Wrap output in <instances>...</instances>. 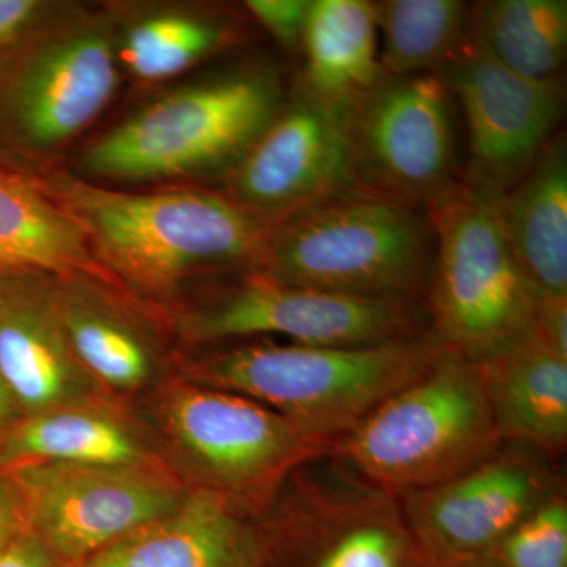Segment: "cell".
Returning a JSON list of instances; mask_svg holds the SVG:
<instances>
[{"label":"cell","instance_id":"obj_2","mask_svg":"<svg viewBox=\"0 0 567 567\" xmlns=\"http://www.w3.org/2000/svg\"><path fill=\"white\" fill-rule=\"evenodd\" d=\"M480 364L440 346L416 379L386 398L331 450L390 496L439 486L499 451Z\"/></svg>","mask_w":567,"mask_h":567},{"label":"cell","instance_id":"obj_10","mask_svg":"<svg viewBox=\"0 0 567 567\" xmlns=\"http://www.w3.org/2000/svg\"><path fill=\"white\" fill-rule=\"evenodd\" d=\"M440 74L465 114L470 155L462 177L502 196L528 174L559 133L565 82L518 76L476 47L468 33Z\"/></svg>","mask_w":567,"mask_h":567},{"label":"cell","instance_id":"obj_32","mask_svg":"<svg viewBox=\"0 0 567 567\" xmlns=\"http://www.w3.org/2000/svg\"><path fill=\"white\" fill-rule=\"evenodd\" d=\"M41 10L35 0H0V44L17 39Z\"/></svg>","mask_w":567,"mask_h":567},{"label":"cell","instance_id":"obj_29","mask_svg":"<svg viewBox=\"0 0 567 567\" xmlns=\"http://www.w3.org/2000/svg\"><path fill=\"white\" fill-rule=\"evenodd\" d=\"M533 333L567 358V295H546L537 305Z\"/></svg>","mask_w":567,"mask_h":567},{"label":"cell","instance_id":"obj_28","mask_svg":"<svg viewBox=\"0 0 567 567\" xmlns=\"http://www.w3.org/2000/svg\"><path fill=\"white\" fill-rule=\"evenodd\" d=\"M312 0H248L245 9L287 54L301 58Z\"/></svg>","mask_w":567,"mask_h":567},{"label":"cell","instance_id":"obj_30","mask_svg":"<svg viewBox=\"0 0 567 567\" xmlns=\"http://www.w3.org/2000/svg\"><path fill=\"white\" fill-rule=\"evenodd\" d=\"M28 529L20 488L10 473L0 472V550Z\"/></svg>","mask_w":567,"mask_h":567},{"label":"cell","instance_id":"obj_13","mask_svg":"<svg viewBox=\"0 0 567 567\" xmlns=\"http://www.w3.org/2000/svg\"><path fill=\"white\" fill-rule=\"evenodd\" d=\"M550 476L518 451L494 456L439 486L402 496L417 555L435 567L488 559L514 528L547 502Z\"/></svg>","mask_w":567,"mask_h":567},{"label":"cell","instance_id":"obj_4","mask_svg":"<svg viewBox=\"0 0 567 567\" xmlns=\"http://www.w3.org/2000/svg\"><path fill=\"white\" fill-rule=\"evenodd\" d=\"M434 257L427 213L350 192L270 226L260 274L322 292L421 303Z\"/></svg>","mask_w":567,"mask_h":567},{"label":"cell","instance_id":"obj_34","mask_svg":"<svg viewBox=\"0 0 567 567\" xmlns=\"http://www.w3.org/2000/svg\"><path fill=\"white\" fill-rule=\"evenodd\" d=\"M445 567H499L492 559H481V561L465 563V565L445 566Z\"/></svg>","mask_w":567,"mask_h":567},{"label":"cell","instance_id":"obj_3","mask_svg":"<svg viewBox=\"0 0 567 567\" xmlns=\"http://www.w3.org/2000/svg\"><path fill=\"white\" fill-rule=\"evenodd\" d=\"M286 100L275 66L256 63L213 74L159 96L93 142L82 155V171L126 182L226 178Z\"/></svg>","mask_w":567,"mask_h":567},{"label":"cell","instance_id":"obj_26","mask_svg":"<svg viewBox=\"0 0 567 567\" xmlns=\"http://www.w3.org/2000/svg\"><path fill=\"white\" fill-rule=\"evenodd\" d=\"M248 32L229 13H166L130 29L121 55L126 69L145 81L164 80L246 39Z\"/></svg>","mask_w":567,"mask_h":567},{"label":"cell","instance_id":"obj_23","mask_svg":"<svg viewBox=\"0 0 567 567\" xmlns=\"http://www.w3.org/2000/svg\"><path fill=\"white\" fill-rule=\"evenodd\" d=\"M468 39L506 70L533 81L561 78L566 0H483L470 6Z\"/></svg>","mask_w":567,"mask_h":567},{"label":"cell","instance_id":"obj_14","mask_svg":"<svg viewBox=\"0 0 567 567\" xmlns=\"http://www.w3.org/2000/svg\"><path fill=\"white\" fill-rule=\"evenodd\" d=\"M117 84L110 33L81 25L44 43L25 63L14 85V118L32 145L58 147L102 114Z\"/></svg>","mask_w":567,"mask_h":567},{"label":"cell","instance_id":"obj_33","mask_svg":"<svg viewBox=\"0 0 567 567\" xmlns=\"http://www.w3.org/2000/svg\"><path fill=\"white\" fill-rule=\"evenodd\" d=\"M20 417L17 405H14L13 399L6 382H3L2 375H0V436L9 431L10 425Z\"/></svg>","mask_w":567,"mask_h":567},{"label":"cell","instance_id":"obj_15","mask_svg":"<svg viewBox=\"0 0 567 567\" xmlns=\"http://www.w3.org/2000/svg\"><path fill=\"white\" fill-rule=\"evenodd\" d=\"M41 276L0 271V375L20 416L66 406L81 386L58 289Z\"/></svg>","mask_w":567,"mask_h":567},{"label":"cell","instance_id":"obj_11","mask_svg":"<svg viewBox=\"0 0 567 567\" xmlns=\"http://www.w3.org/2000/svg\"><path fill=\"white\" fill-rule=\"evenodd\" d=\"M166 420L183 453L229 499L262 494L333 445L246 395L213 386L177 391Z\"/></svg>","mask_w":567,"mask_h":567},{"label":"cell","instance_id":"obj_1","mask_svg":"<svg viewBox=\"0 0 567 567\" xmlns=\"http://www.w3.org/2000/svg\"><path fill=\"white\" fill-rule=\"evenodd\" d=\"M51 197L102 267L151 292L192 276L260 274L270 226L227 194L121 193L62 177Z\"/></svg>","mask_w":567,"mask_h":567},{"label":"cell","instance_id":"obj_12","mask_svg":"<svg viewBox=\"0 0 567 567\" xmlns=\"http://www.w3.org/2000/svg\"><path fill=\"white\" fill-rule=\"evenodd\" d=\"M347 106L295 87L244 159L227 196L268 226L339 194L357 192Z\"/></svg>","mask_w":567,"mask_h":567},{"label":"cell","instance_id":"obj_16","mask_svg":"<svg viewBox=\"0 0 567 567\" xmlns=\"http://www.w3.org/2000/svg\"><path fill=\"white\" fill-rule=\"evenodd\" d=\"M262 546L233 499L183 496L173 513L121 537L76 567H260Z\"/></svg>","mask_w":567,"mask_h":567},{"label":"cell","instance_id":"obj_6","mask_svg":"<svg viewBox=\"0 0 567 567\" xmlns=\"http://www.w3.org/2000/svg\"><path fill=\"white\" fill-rule=\"evenodd\" d=\"M425 213L435 234L424 300L432 333L480 363L532 330L540 295L507 238L498 194L462 177Z\"/></svg>","mask_w":567,"mask_h":567},{"label":"cell","instance_id":"obj_25","mask_svg":"<svg viewBox=\"0 0 567 567\" xmlns=\"http://www.w3.org/2000/svg\"><path fill=\"white\" fill-rule=\"evenodd\" d=\"M58 303L63 331L82 371L118 390L140 386L151 377L148 347L121 316L73 286L59 287Z\"/></svg>","mask_w":567,"mask_h":567},{"label":"cell","instance_id":"obj_5","mask_svg":"<svg viewBox=\"0 0 567 567\" xmlns=\"http://www.w3.org/2000/svg\"><path fill=\"white\" fill-rule=\"evenodd\" d=\"M440 346L434 333L357 347L270 342L212 354L197 364L196 375L333 443L416 379Z\"/></svg>","mask_w":567,"mask_h":567},{"label":"cell","instance_id":"obj_17","mask_svg":"<svg viewBox=\"0 0 567 567\" xmlns=\"http://www.w3.org/2000/svg\"><path fill=\"white\" fill-rule=\"evenodd\" d=\"M481 377L499 439L547 457L567 443V358L532 330L480 361Z\"/></svg>","mask_w":567,"mask_h":567},{"label":"cell","instance_id":"obj_7","mask_svg":"<svg viewBox=\"0 0 567 567\" xmlns=\"http://www.w3.org/2000/svg\"><path fill=\"white\" fill-rule=\"evenodd\" d=\"M453 93L442 74H385L347 106L357 192L425 212L461 182Z\"/></svg>","mask_w":567,"mask_h":567},{"label":"cell","instance_id":"obj_24","mask_svg":"<svg viewBox=\"0 0 567 567\" xmlns=\"http://www.w3.org/2000/svg\"><path fill=\"white\" fill-rule=\"evenodd\" d=\"M374 9L390 76L442 73L468 33L470 6L458 0H382Z\"/></svg>","mask_w":567,"mask_h":567},{"label":"cell","instance_id":"obj_22","mask_svg":"<svg viewBox=\"0 0 567 567\" xmlns=\"http://www.w3.org/2000/svg\"><path fill=\"white\" fill-rule=\"evenodd\" d=\"M144 451L125 427L66 406L18 417L0 436V472L33 464L137 466Z\"/></svg>","mask_w":567,"mask_h":567},{"label":"cell","instance_id":"obj_18","mask_svg":"<svg viewBox=\"0 0 567 567\" xmlns=\"http://www.w3.org/2000/svg\"><path fill=\"white\" fill-rule=\"evenodd\" d=\"M394 496L365 481L319 483L308 520L319 535L311 567H410L417 555Z\"/></svg>","mask_w":567,"mask_h":567},{"label":"cell","instance_id":"obj_27","mask_svg":"<svg viewBox=\"0 0 567 567\" xmlns=\"http://www.w3.org/2000/svg\"><path fill=\"white\" fill-rule=\"evenodd\" d=\"M499 567H567V503L555 494L525 517L491 555Z\"/></svg>","mask_w":567,"mask_h":567},{"label":"cell","instance_id":"obj_8","mask_svg":"<svg viewBox=\"0 0 567 567\" xmlns=\"http://www.w3.org/2000/svg\"><path fill=\"white\" fill-rule=\"evenodd\" d=\"M421 303L347 297L245 274L186 317L193 341L284 336L293 344L357 347L425 334Z\"/></svg>","mask_w":567,"mask_h":567},{"label":"cell","instance_id":"obj_19","mask_svg":"<svg viewBox=\"0 0 567 567\" xmlns=\"http://www.w3.org/2000/svg\"><path fill=\"white\" fill-rule=\"evenodd\" d=\"M518 264L540 297L567 295V145L558 133L535 166L498 196Z\"/></svg>","mask_w":567,"mask_h":567},{"label":"cell","instance_id":"obj_31","mask_svg":"<svg viewBox=\"0 0 567 567\" xmlns=\"http://www.w3.org/2000/svg\"><path fill=\"white\" fill-rule=\"evenodd\" d=\"M0 567H55V557L28 528L0 550Z\"/></svg>","mask_w":567,"mask_h":567},{"label":"cell","instance_id":"obj_20","mask_svg":"<svg viewBox=\"0 0 567 567\" xmlns=\"http://www.w3.org/2000/svg\"><path fill=\"white\" fill-rule=\"evenodd\" d=\"M0 271L110 278L69 213L0 164Z\"/></svg>","mask_w":567,"mask_h":567},{"label":"cell","instance_id":"obj_9","mask_svg":"<svg viewBox=\"0 0 567 567\" xmlns=\"http://www.w3.org/2000/svg\"><path fill=\"white\" fill-rule=\"evenodd\" d=\"M7 473L20 488L29 532L73 563L167 516L183 499L142 465L33 464Z\"/></svg>","mask_w":567,"mask_h":567},{"label":"cell","instance_id":"obj_21","mask_svg":"<svg viewBox=\"0 0 567 567\" xmlns=\"http://www.w3.org/2000/svg\"><path fill=\"white\" fill-rule=\"evenodd\" d=\"M377 32L374 2L312 0L295 87L322 102L352 103L386 74Z\"/></svg>","mask_w":567,"mask_h":567}]
</instances>
